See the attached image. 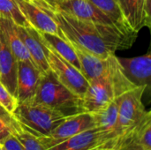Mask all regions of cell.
Masks as SVG:
<instances>
[{
	"label": "cell",
	"mask_w": 151,
	"mask_h": 150,
	"mask_svg": "<svg viewBox=\"0 0 151 150\" xmlns=\"http://www.w3.org/2000/svg\"><path fill=\"white\" fill-rule=\"evenodd\" d=\"M119 150H122V149H121V148H120V149H119Z\"/></svg>",
	"instance_id": "1f68e13d"
},
{
	"label": "cell",
	"mask_w": 151,
	"mask_h": 150,
	"mask_svg": "<svg viewBox=\"0 0 151 150\" xmlns=\"http://www.w3.org/2000/svg\"><path fill=\"white\" fill-rule=\"evenodd\" d=\"M18 60L8 47L0 32V82L14 96H17Z\"/></svg>",
	"instance_id": "9a60e30c"
},
{
	"label": "cell",
	"mask_w": 151,
	"mask_h": 150,
	"mask_svg": "<svg viewBox=\"0 0 151 150\" xmlns=\"http://www.w3.org/2000/svg\"><path fill=\"white\" fill-rule=\"evenodd\" d=\"M11 133H12V128L0 119V145Z\"/></svg>",
	"instance_id": "f1b7e54d"
},
{
	"label": "cell",
	"mask_w": 151,
	"mask_h": 150,
	"mask_svg": "<svg viewBox=\"0 0 151 150\" xmlns=\"http://www.w3.org/2000/svg\"><path fill=\"white\" fill-rule=\"evenodd\" d=\"M42 44L44 46L45 56L50 70L64 86L82 99L88 87V81L78 69L62 57L53 49L44 43Z\"/></svg>",
	"instance_id": "5b68a950"
},
{
	"label": "cell",
	"mask_w": 151,
	"mask_h": 150,
	"mask_svg": "<svg viewBox=\"0 0 151 150\" xmlns=\"http://www.w3.org/2000/svg\"><path fill=\"white\" fill-rule=\"evenodd\" d=\"M115 58L116 56L113 57L112 65ZM111 69L108 74L91 80L88 82V87L82 97L83 111L89 113L96 112L108 105L117 97L115 87L111 75Z\"/></svg>",
	"instance_id": "52a82bcc"
},
{
	"label": "cell",
	"mask_w": 151,
	"mask_h": 150,
	"mask_svg": "<svg viewBox=\"0 0 151 150\" xmlns=\"http://www.w3.org/2000/svg\"><path fill=\"white\" fill-rule=\"evenodd\" d=\"M0 105L3 106L12 115L18 105L17 98L14 97L1 82H0Z\"/></svg>",
	"instance_id": "cb8c5ba5"
},
{
	"label": "cell",
	"mask_w": 151,
	"mask_h": 150,
	"mask_svg": "<svg viewBox=\"0 0 151 150\" xmlns=\"http://www.w3.org/2000/svg\"><path fill=\"white\" fill-rule=\"evenodd\" d=\"M12 116L22 128L37 137H49L67 118L60 111L34 101L18 103Z\"/></svg>",
	"instance_id": "3957f363"
},
{
	"label": "cell",
	"mask_w": 151,
	"mask_h": 150,
	"mask_svg": "<svg viewBox=\"0 0 151 150\" xmlns=\"http://www.w3.org/2000/svg\"><path fill=\"white\" fill-rule=\"evenodd\" d=\"M72 45L75 50L81 65V72L88 82L91 80L104 76L110 72L115 54L106 58H101L73 44Z\"/></svg>",
	"instance_id": "5bb4252c"
},
{
	"label": "cell",
	"mask_w": 151,
	"mask_h": 150,
	"mask_svg": "<svg viewBox=\"0 0 151 150\" xmlns=\"http://www.w3.org/2000/svg\"><path fill=\"white\" fill-rule=\"evenodd\" d=\"M0 119H2L4 122H5L9 126L12 128V130L19 125L17 120L14 118V117L9 113L3 106L0 105Z\"/></svg>",
	"instance_id": "4316f807"
},
{
	"label": "cell",
	"mask_w": 151,
	"mask_h": 150,
	"mask_svg": "<svg viewBox=\"0 0 151 150\" xmlns=\"http://www.w3.org/2000/svg\"><path fill=\"white\" fill-rule=\"evenodd\" d=\"M92 3L96 8L102 11L104 14H106L111 20H113L123 31L132 34H138L132 32L129 27L127 26L124 18L121 14V11L119 7L118 0H88Z\"/></svg>",
	"instance_id": "44dd1931"
},
{
	"label": "cell",
	"mask_w": 151,
	"mask_h": 150,
	"mask_svg": "<svg viewBox=\"0 0 151 150\" xmlns=\"http://www.w3.org/2000/svg\"><path fill=\"white\" fill-rule=\"evenodd\" d=\"M35 34L40 41L46 44L47 46L53 49L57 53H58L62 57L67 60L71 65H73L76 69L81 72V65L75 52L73 46L71 42L63 35L59 36L58 34H50V33H43L35 30Z\"/></svg>",
	"instance_id": "e0dca14e"
},
{
	"label": "cell",
	"mask_w": 151,
	"mask_h": 150,
	"mask_svg": "<svg viewBox=\"0 0 151 150\" xmlns=\"http://www.w3.org/2000/svg\"><path fill=\"white\" fill-rule=\"evenodd\" d=\"M126 77L137 87L148 88L150 84L151 54L149 51L132 58L118 57Z\"/></svg>",
	"instance_id": "4fadbf2b"
},
{
	"label": "cell",
	"mask_w": 151,
	"mask_h": 150,
	"mask_svg": "<svg viewBox=\"0 0 151 150\" xmlns=\"http://www.w3.org/2000/svg\"><path fill=\"white\" fill-rule=\"evenodd\" d=\"M0 32L2 33L8 47L18 61H32L28 51L27 50L23 42L19 35L17 25L14 22L8 19L0 17Z\"/></svg>",
	"instance_id": "ac0fdd59"
},
{
	"label": "cell",
	"mask_w": 151,
	"mask_h": 150,
	"mask_svg": "<svg viewBox=\"0 0 151 150\" xmlns=\"http://www.w3.org/2000/svg\"><path fill=\"white\" fill-rule=\"evenodd\" d=\"M17 30L35 66L42 73H44L50 70L45 56L44 46L37 37L35 29L32 27H25L17 25Z\"/></svg>",
	"instance_id": "2e32d148"
},
{
	"label": "cell",
	"mask_w": 151,
	"mask_h": 150,
	"mask_svg": "<svg viewBox=\"0 0 151 150\" xmlns=\"http://www.w3.org/2000/svg\"><path fill=\"white\" fill-rule=\"evenodd\" d=\"M94 118L96 128L116 133L119 118V96L103 109L91 113Z\"/></svg>",
	"instance_id": "d6986e66"
},
{
	"label": "cell",
	"mask_w": 151,
	"mask_h": 150,
	"mask_svg": "<svg viewBox=\"0 0 151 150\" xmlns=\"http://www.w3.org/2000/svg\"><path fill=\"white\" fill-rule=\"evenodd\" d=\"M42 74L32 61H18L16 96L18 103L31 102L34 100Z\"/></svg>",
	"instance_id": "30bf717a"
},
{
	"label": "cell",
	"mask_w": 151,
	"mask_h": 150,
	"mask_svg": "<svg viewBox=\"0 0 151 150\" xmlns=\"http://www.w3.org/2000/svg\"><path fill=\"white\" fill-rule=\"evenodd\" d=\"M52 8L76 19L96 24L114 27L126 33L113 20H111L106 14L96 8L88 0H62L57 6ZM126 34L137 36L136 34L128 33Z\"/></svg>",
	"instance_id": "9c48e42d"
},
{
	"label": "cell",
	"mask_w": 151,
	"mask_h": 150,
	"mask_svg": "<svg viewBox=\"0 0 151 150\" xmlns=\"http://www.w3.org/2000/svg\"><path fill=\"white\" fill-rule=\"evenodd\" d=\"M30 27L34 29L62 35L61 31L51 16L50 5L45 0H14Z\"/></svg>",
	"instance_id": "8992f818"
},
{
	"label": "cell",
	"mask_w": 151,
	"mask_h": 150,
	"mask_svg": "<svg viewBox=\"0 0 151 150\" xmlns=\"http://www.w3.org/2000/svg\"><path fill=\"white\" fill-rule=\"evenodd\" d=\"M127 137V134L124 135H118L106 142L103 143L102 145L93 148L89 150H119V149L122 147L124 141Z\"/></svg>",
	"instance_id": "d4e9b609"
},
{
	"label": "cell",
	"mask_w": 151,
	"mask_h": 150,
	"mask_svg": "<svg viewBox=\"0 0 151 150\" xmlns=\"http://www.w3.org/2000/svg\"><path fill=\"white\" fill-rule=\"evenodd\" d=\"M116 136L118 135L115 133L93 128L62 141L46 150H89Z\"/></svg>",
	"instance_id": "7c38bea8"
},
{
	"label": "cell",
	"mask_w": 151,
	"mask_h": 150,
	"mask_svg": "<svg viewBox=\"0 0 151 150\" xmlns=\"http://www.w3.org/2000/svg\"><path fill=\"white\" fill-rule=\"evenodd\" d=\"M130 133V132H129ZM129 133H127L125 141H124V143L121 147V149L122 150H146L145 149H143L142 146H140L139 144H137L136 142L130 140L129 138Z\"/></svg>",
	"instance_id": "83f0119b"
},
{
	"label": "cell",
	"mask_w": 151,
	"mask_h": 150,
	"mask_svg": "<svg viewBox=\"0 0 151 150\" xmlns=\"http://www.w3.org/2000/svg\"><path fill=\"white\" fill-rule=\"evenodd\" d=\"M50 11L64 37L72 44L101 58L115 54L118 50L130 48L137 37L114 27L76 19L50 5Z\"/></svg>",
	"instance_id": "6da1fadb"
},
{
	"label": "cell",
	"mask_w": 151,
	"mask_h": 150,
	"mask_svg": "<svg viewBox=\"0 0 151 150\" xmlns=\"http://www.w3.org/2000/svg\"><path fill=\"white\" fill-rule=\"evenodd\" d=\"M0 150H4V149H3V147H2L1 145H0Z\"/></svg>",
	"instance_id": "4dcf8cb0"
},
{
	"label": "cell",
	"mask_w": 151,
	"mask_h": 150,
	"mask_svg": "<svg viewBox=\"0 0 151 150\" xmlns=\"http://www.w3.org/2000/svg\"><path fill=\"white\" fill-rule=\"evenodd\" d=\"M146 88L145 87H136L119 96L117 135H123L130 132L146 114L147 111L142 103Z\"/></svg>",
	"instance_id": "277c9868"
},
{
	"label": "cell",
	"mask_w": 151,
	"mask_h": 150,
	"mask_svg": "<svg viewBox=\"0 0 151 150\" xmlns=\"http://www.w3.org/2000/svg\"><path fill=\"white\" fill-rule=\"evenodd\" d=\"M0 17L8 19L20 27H30L14 0H0Z\"/></svg>",
	"instance_id": "7402d4cb"
},
{
	"label": "cell",
	"mask_w": 151,
	"mask_h": 150,
	"mask_svg": "<svg viewBox=\"0 0 151 150\" xmlns=\"http://www.w3.org/2000/svg\"><path fill=\"white\" fill-rule=\"evenodd\" d=\"M131 141L146 150H151V112L147 111L143 118L129 133Z\"/></svg>",
	"instance_id": "ffe728a7"
},
{
	"label": "cell",
	"mask_w": 151,
	"mask_h": 150,
	"mask_svg": "<svg viewBox=\"0 0 151 150\" xmlns=\"http://www.w3.org/2000/svg\"><path fill=\"white\" fill-rule=\"evenodd\" d=\"M51 7H55V6H57L62 0H45Z\"/></svg>",
	"instance_id": "f546056e"
},
{
	"label": "cell",
	"mask_w": 151,
	"mask_h": 150,
	"mask_svg": "<svg viewBox=\"0 0 151 150\" xmlns=\"http://www.w3.org/2000/svg\"><path fill=\"white\" fill-rule=\"evenodd\" d=\"M12 134L19 140L25 150H45L39 138L22 128L19 124L12 130Z\"/></svg>",
	"instance_id": "603a6c76"
},
{
	"label": "cell",
	"mask_w": 151,
	"mask_h": 150,
	"mask_svg": "<svg viewBox=\"0 0 151 150\" xmlns=\"http://www.w3.org/2000/svg\"><path fill=\"white\" fill-rule=\"evenodd\" d=\"M93 128H96V126L92 114L84 111L67 117L49 137L38 138L46 150L62 141Z\"/></svg>",
	"instance_id": "ba28073f"
},
{
	"label": "cell",
	"mask_w": 151,
	"mask_h": 150,
	"mask_svg": "<svg viewBox=\"0 0 151 150\" xmlns=\"http://www.w3.org/2000/svg\"><path fill=\"white\" fill-rule=\"evenodd\" d=\"M4 150H25L19 140L11 133L1 144Z\"/></svg>",
	"instance_id": "484cf974"
},
{
	"label": "cell",
	"mask_w": 151,
	"mask_h": 150,
	"mask_svg": "<svg viewBox=\"0 0 151 150\" xmlns=\"http://www.w3.org/2000/svg\"><path fill=\"white\" fill-rule=\"evenodd\" d=\"M33 101L50 106L65 117L84 112L82 99L64 86L50 70L42 74Z\"/></svg>",
	"instance_id": "7a4b0ae2"
},
{
	"label": "cell",
	"mask_w": 151,
	"mask_h": 150,
	"mask_svg": "<svg viewBox=\"0 0 151 150\" xmlns=\"http://www.w3.org/2000/svg\"><path fill=\"white\" fill-rule=\"evenodd\" d=\"M119 7L129 29L138 34L144 27H150V0H118Z\"/></svg>",
	"instance_id": "8fae6325"
},
{
	"label": "cell",
	"mask_w": 151,
	"mask_h": 150,
	"mask_svg": "<svg viewBox=\"0 0 151 150\" xmlns=\"http://www.w3.org/2000/svg\"></svg>",
	"instance_id": "d6a6232c"
}]
</instances>
